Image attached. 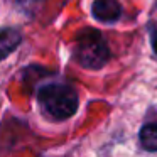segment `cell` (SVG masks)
<instances>
[{"label": "cell", "instance_id": "cell-4", "mask_svg": "<svg viewBox=\"0 0 157 157\" xmlns=\"http://www.w3.org/2000/svg\"><path fill=\"white\" fill-rule=\"evenodd\" d=\"M21 41L22 36L15 29H5L0 32V61L5 59L9 54H12L17 49V46L21 44Z\"/></svg>", "mask_w": 157, "mask_h": 157}, {"label": "cell", "instance_id": "cell-7", "mask_svg": "<svg viewBox=\"0 0 157 157\" xmlns=\"http://www.w3.org/2000/svg\"><path fill=\"white\" fill-rule=\"evenodd\" d=\"M21 2H25V0H21Z\"/></svg>", "mask_w": 157, "mask_h": 157}, {"label": "cell", "instance_id": "cell-6", "mask_svg": "<svg viewBox=\"0 0 157 157\" xmlns=\"http://www.w3.org/2000/svg\"><path fill=\"white\" fill-rule=\"evenodd\" d=\"M152 48H154V51H155V54H157V32L152 34Z\"/></svg>", "mask_w": 157, "mask_h": 157}, {"label": "cell", "instance_id": "cell-2", "mask_svg": "<svg viewBox=\"0 0 157 157\" xmlns=\"http://www.w3.org/2000/svg\"><path fill=\"white\" fill-rule=\"evenodd\" d=\"M75 59L86 69H100L110 59V49L106 41L98 31L86 29L78 36L75 49Z\"/></svg>", "mask_w": 157, "mask_h": 157}, {"label": "cell", "instance_id": "cell-3", "mask_svg": "<svg viewBox=\"0 0 157 157\" xmlns=\"http://www.w3.org/2000/svg\"><path fill=\"white\" fill-rule=\"evenodd\" d=\"M91 12L96 21L112 24L118 21L122 15V5L118 4V0H95Z\"/></svg>", "mask_w": 157, "mask_h": 157}, {"label": "cell", "instance_id": "cell-1", "mask_svg": "<svg viewBox=\"0 0 157 157\" xmlns=\"http://www.w3.org/2000/svg\"><path fill=\"white\" fill-rule=\"evenodd\" d=\"M39 103L48 115L54 118H69L78 110V93L73 86L52 83L39 91Z\"/></svg>", "mask_w": 157, "mask_h": 157}, {"label": "cell", "instance_id": "cell-5", "mask_svg": "<svg viewBox=\"0 0 157 157\" xmlns=\"http://www.w3.org/2000/svg\"><path fill=\"white\" fill-rule=\"evenodd\" d=\"M140 144L149 152H157V123H147L140 130Z\"/></svg>", "mask_w": 157, "mask_h": 157}]
</instances>
